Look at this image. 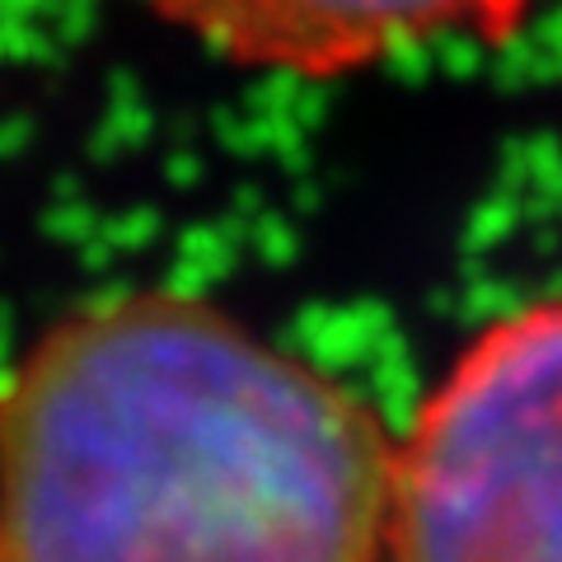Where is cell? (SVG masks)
<instances>
[{"label": "cell", "instance_id": "cell-1", "mask_svg": "<svg viewBox=\"0 0 562 562\" xmlns=\"http://www.w3.org/2000/svg\"><path fill=\"white\" fill-rule=\"evenodd\" d=\"M398 446L173 286L61 314L0 375V562H384Z\"/></svg>", "mask_w": 562, "mask_h": 562}, {"label": "cell", "instance_id": "cell-2", "mask_svg": "<svg viewBox=\"0 0 562 562\" xmlns=\"http://www.w3.org/2000/svg\"><path fill=\"white\" fill-rule=\"evenodd\" d=\"M384 562H562V291L492 319L422 403Z\"/></svg>", "mask_w": 562, "mask_h": 562}, {"label": "cell", "instance_id": "cell-3", "mask_svg": "<svg viewBox=\"0 0 562 562\" xmlns=\"http://www.w3.org/2000/svg\"><path fill=\"white\" fill-rule=\"evenodd\" d=\"M140 5L235 70L324 85L446 43L506 52L535 24L539 0H140Z\"/></svg>", "mask_w": 562, "mask_h": 562}]
</instances>
